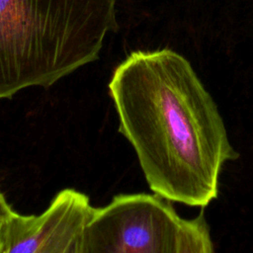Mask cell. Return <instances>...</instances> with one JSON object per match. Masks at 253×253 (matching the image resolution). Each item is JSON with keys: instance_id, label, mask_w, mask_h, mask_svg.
I'll use <instances>...</instances> for the list:
<instances>
[{"instance_id": "5", "label": "cell", "mask_w": 253, "mask_h": 253, "mask_svg": "<svg viewBox=\"0 0 253 253\" xmlns=\"http://www.w3.org/2000/svg\"><path fill=\"white\" fill-rule=\"evenodd\" d=\"M16 211L8 204L5 196L0 191V226L7 222Z\"/></svg>"}, {"instance_id": "4", "label": "cell", "mask_w": 253, "mask_h": 253, "mask_svg": "<svg viewBox=\"0 0 253 253\" xmlns=\"http://www.w3.org/2000/svg\"><path fill=\"white\" fill-rule=\"evenodd\" d=\"M94 211L87 195L63 189L42 213L15 212L2 225V253H82L85 229Z\"/></svg>"}, {"instance_id": "2", "label": "cell", "mask_w": 253, "mask_h": 253, "mask_svg": "<svg viewBox=\"0 0 253 253\" xmlns=\"http://www.w3.org/2000/svg\"><path fill=\"white\" fill-rule=\"evenodd\" d=\"M117 0H0V99L50 87L99 58Z\"/></svg>"}, {"instance_id": "1", "label": "cell", "mask_w": 253, "mask_h": 253, "mask_svg": "<svg viewBox=\"0 0 253 253\" xmlns=\"http://www.w3.org/2000/svg\"><path fill=\"white\" fill-rule=\"evenodd\" d=\"M109 92L119 131L154 193L201 208L217 197L221 168L238 153L187 58L169 48L131 52L114 70Z\"/></svg>"}, {"instance_id": "3", "label": "cell", "mask_w": 253, "mask_h": 253, "mask_svg": "<svg viewBox=\"0 0 253 253\" xmlns=\"http://www.w3.org/2000/svg\"><path fill=\"white\" fill-rule=\"evenodd\" d=\"M171 201L154 194H121L95 208L82 253H211L213 242L204 211L179 216Z\"/></svg>"}, {"instance_id": "6", "label": "cell", "mask_w": 253, "mask_h": 253, "mask_svg": "<svg viewBox=\"0 0 253 253\" xmlns=\"http://www.w3.org/2000/svg\"><path fill=\"white\" fill-rule=\"evenodd\" d=\"M3 248V234H2V226H0V253H2Z\"/></svg>"}]
</instances>
